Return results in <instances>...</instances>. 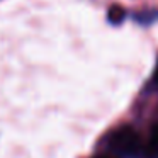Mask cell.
Wrapping results in <instances>:
<instances>
[{
  "label": "cell",
  "mask_w": 158,
  "mask_h": 158,
  "mask_svg": "<svg viewBox=\"0 0 158 158\" xmlns=\"http://www.w3.org/2000/svg\"><path fill=\"white\" fill-rule=\"evenodd\" d=\"M146 153H148V158H158V124L153 127V131H151Z\"/></svg>",
  "instance_id": "2"
},
{
  "label": "cell",
  "mask_w": 158,
  "mask_h": 158,
  "mask_svg": "<svg viewBox=\"0 0 158 158\" xmlns=\"http://www.w3.org/2000/svg\"><path fill=\"white\" fill-rule=\"evenodd\" d=\"M124 17H126V12H124L123 7H119V5H112V7L109 9L107 19H109L110 24H114V26L121 24V22L124 21Z\"/></svg>",
  "instance_id": "3"
},
{
  "label": "cell",
  "mask_w": 158,
  "mask_h": 158,
  "mask_svg": "<svg viewBox=\"0 0 158 158\" xmlns=\"http://www.w3.org/2000/svg\"><path fill=\"white\" fill-rule=\"evenodd\" d=\"M95 158H109V156H95Z\"/></svg>",
  "instance_id": "4"
},
{
  "label": "cell",
  "mask_w": 158,
  "mask_h": 158,
  "mask_svg": "<svg viewBox=\"0 0 158 158\" xmlns=\"http://www.w3.org/2000/svg\"><path fill=\"white\" fill-rule=\"evenodd\" d=\"M107 144L116 155L124 158H136L143 151V141L131 126H123L116 129L109 136Z\"/></svg>",
  "instance_id": "1"
},
{
  "label": "cell",
  "mask_w": 158,
  "mask_h": 158,
  "mask_svg": "<svg viewBox=\"0 0 158 158\" xmlns=\"http://www.w3.org/2000/svg\"><path fill=\"white\" fill-rule=\"evenodd\" d=\"M156 80H158V72H156Z\"/></svg>",
  "instance_id": "5"
}]
</instances>
